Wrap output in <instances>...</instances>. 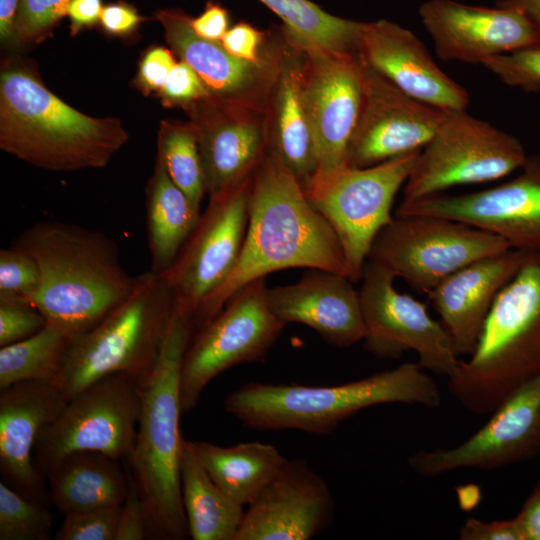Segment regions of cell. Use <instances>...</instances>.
Here are the masks:
<instances>
[{
    "mask_svg": "<svg viewBox=\"0 0 540 540\" xmlns=\"http://www.w3.org/2000/svg\"><path fill=\"white\" fill-rule=\"evenodd\" d=\"M297 267L349 277L335 231L310 203L293 173L268 149L252 178L248 225L237 263L202 305L190 327L191 338L246 284L268 273Z\"/></svg>",
    "mask_w": 540,
    "mask_h": 540,
    "instance_id": "obj_1",
    "label": "cell"
},
{
    "mask_svg": "<svg viewBox=\"0 0 540 540\" xmlns=\"http://www.w3.org/2000/svg\"><path fill=\"white\" fill-rule=\"evenodd\" d=\"M11 244L29 252L40 270L37 291L27 301L73 339L97 326L134 292L139 275L122 266L107 234L73 223L42 220Z\"/></svg>",
    "mask_w": 540,
    "mask_h": 540,
    "instance_id": "obj_2",
    "label": "cell"
},
{
    "mask_svg": "<svg viewBox=\"0 0 540 540\" xmlns=\"http://www.w3.org/2000/svg\"><path fill=\"white\" fill-rule=\"evenodd\" d=\"M129 133L116 117L73 108L16 62L0 73V148L35 167L74 172L107 166Z\"/></svg>",
    "mask_w": 540,
    "mask_h": 540,
    "instance_id": "obj_3",
    "label": "cell"
},
{
    "mask_svg": "<svg viewBox=\"0 0 540 540\" xmlns=\"http://www.w3.org/2000/svg\"><path fill=\"white\" fill-rule=\"evenodd\" d=\"M390 403L438 408L442 393L417 362H405L333 386L248 382L226 396L224 408L252 430L327 435L360 411Z\"/></svg>",
    "mask_w": 540,
    "mask_h": 540,
    "instance_id": "obj_4",
    "label": "cell"
},
{
    "mask_svg": "<svg viewBox=\"0 0 540 540\" xmlns=\"http://www.w3.org/2000/svg\"><path fill=\"white\" fill-rule=\"evenodd\" d=\"M190 340L187 320L175 313L152 372L139 384L141 412L126 469L143 501L147 539L189 537L180 485L179 378Z\"/></svg>",
    "mask_w": 540,
    "mask_h": 540,
    "instance_id": "obj_5",
    "label": "cell"
},
{
    "mask_svg": "<svg viewBox=\"0 0 540 540\" xmlns=\"http://www.w3.org/2000/svg\"><path fill=\"white\" fill-rule=\"evenodd\" d=\"M540 373V250L527 251L498 294L473 353L448 377L450 394L467 410L491 414Z\"/></svg>",
    "mask_w": 540,
    "mask_h": 540,
    "instance_id": "obj_6",
    "label": "cell"
},
{
    "mask_svg": "<svg viewBox=\"0 0 540 540\" xmlns=\"http://www.w3.org/2000/svg\"><path fill=\"white\" fill-rule=\"evenodd\" d=\"M174 314V297L165 276L151 270L140 274L129 298L73 340L54 380L65 400L111 374L129 375L140 384L158 360Z\"/></svg>",
    "mask_w": 540,
    "mask_h": 540,
    "instance_id": "obj_7",
    "label": "cell"
},
{
    "mask_svg": "<svg viewBox=\"0 0 540 540\" xmlns=\"http://www.w3.org/2000/svg\"><path fill=\"white\" fill-rule=\"evenodd\" d=\"M420 151L365 167L317 174L303 188L313 207L335 231L352 282L361 280L377 234L394 218L392 205L413 171Z\"/></svg>",
    "mask_w": 540,
    "mask_h": 540,
    "instance_id": "obj_8",
    "label": "cell"
},
{
    "mask_svg": "<svg viewBox=\"0 0 540 540\" xmlns=\"http://www.w3.org/2000/svg\"><path fill=\"white\" fill-rule=\"evenodd\" d=\"M510 248L505 239L456 220L394 216L375 237L367 260L427 295L457 270Z\"/></svg>",
    "mask_w": 540,
    "mask_h": 540,
    "instance_id": "obj_9",
    "label": "cell"
},
{
    "mask_svg": "<svg viewBox=\"0 0 540 540\" xmlns=\"http://www.w3.org/2000/svg\"><path fill=\"white\" fill-rule=\"evenodd\" d=\"M140 412L139 382L133 377L116 373L93 382L41 430L33 451L37 470L46 478L61 458L80 451L126 459Z\"/></svg>",
    "mask_w": 540,
    "mask_h": 540,
    "instance_id": "obj_10",
    "label": "cell"
},
{
    "mask_svg": "<svg viewBox=\"0 0 540 540\" xmlns=\"http://www.w3.org/2000/svg\"><path fill=\"white\" fill-rule=\"evenodd\" d=\"M527 158L522 143L513 135L466 110H446L436 134L418 155L404 185L403 199L495 181L521 169Z\"/></svg>",
    "mask_w": 540,
    "mask_h": 540,
    "instance_id": "obj_11",
    "label": "cell"
},
{
    "mask_svg": "<svg viewBox=\"0 0 540 540\" xmlns=\"http://www.w3.org/2000/svg\"><path fill=\"white\" fill-rule=\"evenodd\" d=\"M265 277L239 289L189 343L179 394L183 413L197 405L206 386L222 372L264 360L286 324L270 310Z\"/></svg>",
    "mask_w": 540,
    "mask_h": 540,
    "instance_id": "obj_12",
    "label": "cell"
},
{
    "mask_svg": "<svg viewBox=\"0 0 540 540\" xmlns=\"http://www.w3.org/2000/svg\"><path fill=\"white\" fill-rule=\"evenodd\" d=\"M395 278L383 265L366 261L359 290L364 349L378 359L393 360L414 351L424 370L450 377L460 360L446 330L423 303L397 291Z\"/></svg>",
    "mask_w": 540,
    "mask_h": 540,
    "instance_id": "obj_13",
    "label": "cell"
},
{
    "mask_svg": "<svg viewBox=\"0 0 540 540\" xmlns=\"http://www.w3.org/2000/svg\"><path fill=\"white\" fill-rule=\"evenodd\" d=\"M253 175L209 198L197 226L163 274L173 293L175 313L184 317L189 327L237 263L248 225Z\"/></svg>",
    "mask_w": 540,
    "mask_h": 540,
    "instance_id": "obj_14",
    "label": "cell"
},
{
    "mask_svg": "<svg viewBox=\"0 0 540 540\" xmlns=\"http://www.w3.org/2000/svg\"><path fill=\"white\" fill-rule=\"evenodd\" d=\"M155 18L172 52L196 71L213 99L268 113L289 46L282 25L274 27V41L265 57L250 62L229 53L220 41L196 34L192 17L181 9L157 10Z\"/></svg>",
    "mask_w": 540,
    "mask_h": 540,
    "instance_id": "obj_15",
    "label": "cell"
},
{
    "mask_svg": "<svg viewBox=\"0 0 540 540\" xmlns=\"http://www.w3.org/2000/svg\"><path fill=\"white\" fill-rule=\"evenodd\" d=\"M515 178L477 192L403 199L395 216L456 220L505 239L511 248L540 250V156H528Z\"/></svg>",
    "mask_w": 540,
    "mask_h": 540,
    "instance_id": "obj_16",
    "label": "cell"
},
{
    "mask_svg": "<svg viewBox=\"0 0 540 540\" xmlns=\"http://www.w3.org/2000/svg\"><path fill=\"white\" fill-rule=\"evenodd\" d=\"M539 451L540 373L512 392L461 444L418 450L408 465L423 477H434L458 469H499L529 460Z\"/></svg>",
    "mask_w": 540,
    "mask_h": 540,
    "instance_id": "obj_17",
    "label": "cell"
},
{
    "mask_svg": "<svg viewBox=\"0 0 540 540\" xmlns=\"http://www.w3.org/2000/svg\"><path fill=\"white\" fill-rule=\"evenodd\" d=\"M445 112L409 96L365 63L362 103L347 149V166L370 167L421 151L436 134Z\"/></svg>",
    "mask_w": 540,
    "mask_h": 540,
    "instance_id": "obj_18",
    "label": "cell"
},
{
    "mask_svg": "<svg viewBox=\"0 0 540 540\" xmlns=\"http://www.w3.org/2000/svg\"><path fill=\"white\" fill-rule=\"evenodd\" d=\"M303 51V94L318 157L315 175L325 174L347 166V149L362 103L365 63L359 53Z\"/></svg>",
    "mask_w": 540,
    "mask_h": 540,
    "instance_id": "obj_19",
    "label": "cell"
},
{
    "mask_svg": "<svg viewBox=\"0 0 540 540\" xmlns=\"http://www.w3.org/2000/svg\"><path fill=\"white\" fill-rule=\"evenodd\" d=\"M419 15L444 61L483 65L493 57L540 46V25L515 7L429 0Z\"/></svg>",
    "mask_w": 540,
    "mask_h": 540,
    "instance_id": "obj_20",
    "label": "cell"
},
{
    "mask_svg": "<svg viewBox=\"0 0 540 540\" xmlns=\"http://www.w3.org/2000/svg\"><path fill=\"white\" fill-rule=\"evenodd\" d=\"M334 518L326 481L304 459H287L247 506L235 540H310Z\"/></svg>",
    "mask_w": 540,
    "mask_h": 540,
    "instance_id": "obj_21",
    "label": "cell"
},
{
    "mask_svg": "<svg viewBox=\"0 0 540 540\" xmlns=\"http://www.w3.org/2000/svg\"><path fill=\"white\" fill-rule=\"evenodd\" d=\"M185 111L197 130L209 198L255 173L268 151V113L224 104L211 96Z\"/></svg>",
    "mask_w": 540,
    "mask_h": 540,
    "instance_id": "obj_22",
    "label": "cell"
},
{
    "mask_svg": "<svg viewBox=\"0 0 540 540\" xmlns=\"http://www.w3.org/2000/svg\"><path fill=\"white\" fill-rule=\"evenodd\" d=\"M0 391L1 481L50 507L48 483L34 464L33 451L41 430L60 414L67 401L52 381H23Z\"/></svg>",
    "mask_w": 540,
    "mask_h": 540,
    "instance_id": "obj_23",
    "label": "cell"
},
{
    "mask_svg": "<svg viewBox=\"0 0 540 540\" xmlns=\"http://www.w3.org/2000/svg\"><path fill=\"white\" fill-rule=\"evenodd\" d=\"M359 55L409 96L443 110H466L469 95L444 73L409 29L387 19L363 22Z\"/></svg>",
    "mask_w": 540,
    "mask_h": 540,
    "instance_id": "obj_24",
    "label": "cell"
},
{
    "mask_svg": "<svg viewBox=\"0 0 540 540\" xmlns=\"http://www.w3.org/2000/svg\"><path fill=\"white\" fill-rule=\"evenodd\" d=\"M266 298L279 320L306 325L332 346L347 348L364 339L359 291L346 275L309 269L293 284L267 288Z\"/></svg>",
    "mask_w": 540,
    "mask_h": 540,
    "instance_id": "obj_25",
    "label": "cell"
},
{
    "mask_svg": "<svg viewBox=\"0 0 540 540\" xmlns=\"http://www.w3.org/2000/svg\"><path fill=\"white\" fill-rule=\"evenodd\" d=\"M526 254L510 248L479 259L446 277L427 294L458 357L470 356L475 350L498 294L517 273Z\"/></svg>",
    "mask_w": 540,
    "mask_h": 540,
    "instance_id": "obj_26",
    "label": "cell"
},
{
    "mask_svg": "<svg viewBox=\"0 0 540 540\" xmlns=\"http://www.w3.org/2000/svg\"><path fill=\"white\" fill-rule=\"evenodd\" d=\"M288 38L284 65L268 111V149L304 188L317 171L318 157L303 94L304 51Z\"/></svg>",
    "mask_w": 540,
    "mask_h": 540,
    "instance_id": "obj_27",
    "label": "cell"
},
{
    "mask_svg": "<svg viewBox=\"0 0 540 540\" xmlns=\"http://www.w3.org/2000/svg\"><path fill=\"white\" fill-rule=\"evenodd\" d=\"M119 460L90 451L61 458L46 475L52 505L64 515L122 505L128 475Z\"/></svg>",
    "mask_w": 540,
    "mask_h": 540,
    "instance_id": "obj_28",
    "label": "cell"
},
{
    "mask_svg": "<svg viewBox=\"0 0 540 540\" xmlns=\"http://www.w3.org/2000/svg\"><path fill=\"white\" fill-rule=\"evenodd\" d=\"M146 232L151 271L167 272L197 226L201 213L172 181L156 154L146 189Z\"/></svg>",
    "mask_w": 540,
    "mask_h": 540,
    "instance_id": "obj_29",
    "label": "cell"
},
{
    "mask_svg": "<svg viewBox=\"0 0 540 540\" xmlns=\"http://www.w3.org/2000/svg\"><path fill=\"white\" fill-rule=\"evenodd\" d=\"M188 443L212 480L243 506L254 501L287 460L276 447L259 441L229 447Z\"/></svg>",
    "mask_w": 540,
    "mask_h": 540,
    "instance_id": "obj_30",
    "label": "cell"
},
{
    "mask_svg": "<svg viewBox=\"0 0 540 540\" xmlns=\"http://www.w3.org/2000/svg\"><path fill=\"white\" fill-rule=\"evenodd\" d=\"M180 485L189 537L235 540L244 506L212 480L184 438L180 452Z\"/></svg>",
    "mask_w": 540,
    "mask_h": 540,
    "instance_id": "obj_31",
    "label": "cell"
},
{
    "mask_svg": "<svg viewBox=\"0 0 540 540\" xmlns=\"http://www.w3.org/2000/svg\"><path fill=\"white\" fill-rule=\"evenodd\" d=\"M303 49L358 53L363 22L332 15L310 0H258Z\"/></svg>",
    "mask_w": 540,
    "mask_h": 540,
    "instance_id": "obj_32",
    "label": "cell"
},
{
    "mask_svg": "<svg viewBox=\"0 0 540 540\" xmlns=\"http://www.w3.org/2000/svg\"><path fill=\"white\" fill-rule=\"evenodd\" d=\"M73 338L46 324L36 334L0 347V390L23 381H52L62 371Z\"/></svg>",
    "mask_w": 540,
    "mask_h": 540,
    "instance_id": "obj_33",
    "label": "cell"
},
{
    "mask_svg": "<svg viewBox=\"0 0 540 540\" xmlns=\"http://www.w3.org/2000/svg\"><path fill=\"white\" fill-rule=\"evenodd\" d=\"M157 155L172 181L200 209L206 190L195 125L190 120L162 121L157 136Z\"/></svg>",
    "mask_w": 540,
    "mask_h": 540,
    "instance_id": "obj_34",
    "label": "cell"
},
{
    "mask_svg": "<svg viewBox=\"0 0 540 540\" xmlns=\"http://www.w3.org/2000/svg\"><path fill=\"white\" fill-rule=\"evenodd\" d=\"M53 523L48 506L0 482V540H48Z\"/></svg>",
    "mask_w": 540,
    "mask_h": 540,
    "instance_id": "obj_35",
    "label": "cell"
},
{
    "mask_svg": "<svg viewBox=\"0 0 540 540\" xmlns=\"http://www.w3.org/2000/svg\"><path fill=\"white\" fill-rule=\"evenodd\" d=\"M72 0H20L15 31L18 42L41 43L67 16Z\"/></svg>",
    "mask_w": 540,
    "mask_h": 540,
    "instance_id": "obj_36",
    "label": "cell"
},
{
    "mask_svg": "<svg viewBox=\"0 0 540 540\" xmlns=\"http://www.w3.org/2000/svg\"><path fill=\"white\" fill-rule=\"evenodd\" d=\"M122 505L64 515L55 540H115Z\"/></svg>",
    "mask_w": 540,
    "mask_h": 540,
    "instance_id": "obj_37",
    "label": "cell"
},
{
    "mask_svg": "<svg viewBox=\"0 0 540 540\" xmlns=\"http://www.w3.org/2000/svg\"><path fill=\"white\" fill-rule=\"evenodd\" d=\"M39 283V266L29 252L13 244L0 250V294L28 300Z\"/></svg>",
    "mask_w": 540,
    "mask_h": 540,
    "instance_id": "obj_38",
    "label": "cell"
},
{
    "mask_svg": "<svg viewBox=\"0 0 540 540\" xmlns=\"http://www.w3.org/2000/svg\"><path fill=\"white\" fill-rule=\"evenodd\" d=\"M483 66L508 86L540 92V46L493 57Z\"/></svg>",
    "mask_w": 540,
    "mask_h": 540,
    "instance_id": "obj_39",
    "label": "cell"
},
{
    "mask_svg": "<svg viewBox=\"0 0 540 540\" xmlns=\"http://www.w3.org/2000/svg\"><path fill=\"white\" fill-rule=\"evenodd\" d=\"M46 324L43 315L24 298L0 294V347L28 338Z\"/></svg>",
    "mask_w": 540,
    "mask_h": 540,
    "instance_id": "obj_40",
    "label": "cell"
},
{
    "mask_svg": "<svg viewBox=\"0 0 540 540\" xmlns=\"http://www.w3.org/2000/svg\"><path fill=\"white\" fill-rule=\"evenodd\" d=\"M158 94L163 105L178 106L183 110L210 96L200 76L182 60L173 66Z\"/></svg>",
    "mask_w": 540,
    "mask_h": 540,
    "instance_id": "obj_41",
    "label": "cell"
},
{
    "mask_svg": "<svg viewBox=\"0 0 540 540\" xmlns=\"http://www.w3.org/2000/svg\"><path fill=\"white\" fill-rule=\"evenodd\" d=\"M274 41V27L261 30L246 21L231 26L220 40L232 55L250 62L265 57Z\"/></svg>",
    "mask_w": 540,
    "mask_h": 540,
    "instance_id": "obj_42",
    "label": "cell"
},
{
    "mask_svg": "<svg viewBox=\"0 0 540 540\" xmlns=\"http://www.w3.org/2000/svg\"><path fill=\"white\" fill-rule=\"evenodd\" d=\"M126 471L128 490L122 503L115 540L147 539V521L143 501L135 481L127 469Z\"/></svg>",
    "mask_w": 540,
    "mask_h": 540,
    "instance_id": "obj_43",
    "label": "cell"
},
{
    "mask_svg": "<svg viewBox=\"0 0 540 540\" xmlns=\"http://www.w3.org/2000/svg\"><path fill=\"white\" fill-rule=\"evenodd\" d=\"M172 50L165 47H153L143 56L136 82L145 94L159 92L171 69L176 64Z\"/></svg>",
    "mask_w": 540,
    "mask_h": 540,
    "instance_id": "obj_44",
    "label": "cell"
},
{
    "mask_svg": "<svg viewBox=\"0 0 540 540\" xmlns=\"http://www.w3.org/2000/svg\"><path fill=\"white\" fill-rule=\"evenodd\" d=\"M460 540H523L516 518L483 521L469 517L459 529Z\"/></svg>",
    "mask_w": 540,
    "mask_h": 540,
    "instance_id": "obj_45",
    "label": "cell"
},
{
    "mask_svg": "<svg viewBox=\"0 0 540 540\" xmlns=\"http://www.w3.org/2000/svg\"><path fill=\"white\" fill-rule=\"evenodd\" d=\"M146 20L138 11L126 2H117L104 5L99 23L110 35L124 36L135 30L139 24Z\"/></svg>",
    "mask_w": 540,
    "mask_h": 540,
    "instance_id": "obj_46",
    "label": "cell"
},
{
    "mask_svg": "<svg viewBox=\"0 0 540 540\" xmlns=\"http://www.w3.org/2000/svg\"><path fill=\"white\" fill-rule=\"evenodd\" d=\"M230 18L228 10L220 3L213 0L208 1L203 12L191 19V26L199 36L220 41L230 28Z\"/></svg>",
    "mask_w": 540,
    "mask_h": 540,
    "instance_id": "obj_47",
    "label": "cell"
},
{
    "mask_svg": "<svg viewBox=\"0 0 540 540\" xmlns=\"http://www.w3.org/2000/svg\"><path fill=\"white\" fill-rule=\"evenodd\" d=\"M515 518L523 540H540V478Z\"/></svg>",
    "mask_w": 540,
    "mask_h": 540,
    "instance_id": "obj_48",
    "label": "cell"
},
{
    "mask_svg": "<svg viewBox=\"0 0 540 540\" xmlns=\"http://www.w3.org/2000/svg\"><path fill=\"white\" fill-rule=\"evenodd\" d=\"M102 8V0H72L67 12L71 35L99 22Z\"/></svg>",
    "mask_w": 540,
    "mask_h": 540,
    "instance_id": "obj_49",
    "label": "cell"
},
{
    "mask_svg": "<svg viewBox=\"0 0 540 540\" xmlns=\"http://www.w3.org/2000/svg\"><path fill=\"white\" fill-rule=\"evenodd\" d=\"M20 0H0V39L4 44L17 42L15 24Z\"/></svg>",
    "mask_w": 540,
    "mask_h": 540,
    "instance_id": "obj_50",
    "label": "cell"
},
{
    "mask_svg": "<svg viewBox=\"0 0 540 540\" xmlns=\"http://www.w3.org/2000/svg\"><path fill=\"white\" fill-rule=\"evenodd\" d=\"M496 5L521 9L540 25V0H500Z\"/></svg>",
    "mask_w": 540,
    "mask_h": 540,
    "instance_id": "obj_51",
    "label": "cell"
}]
</instances>
